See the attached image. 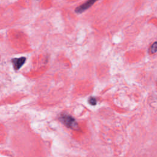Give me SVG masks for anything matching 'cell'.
Wrapping results in <instances>:
<instances>
[{
	"label": "cell",
	"instance_id": "cell-3",
	"mask_svg": "<svg viewBox=\"0 0 157 157\" xmlns=\"http://www.w3.org/2000/svg\"><path fill=\"white\" fill-rule=\"evenodd\" d=\"M26 58L24 56L20 58H14L12 59V63L13 64V68L15 70L18 71L20 69L21 66L25 64Z\"/></svg>",
	"mask_w": 157,
	"mask_h": 157
},
{
	"label": "cell",
	"instance_id": "cell-5",
	"mask_svg": "<svg viewBox=\"0 0 157 157\" xmlns=\"http://www.w3.org/2000/svg\"><path fill=\"white\" fill-rule=\"evenodd\" d=\"M88 102L90 104L92 105H94L96 104V99L94 97H90L88 99Z\"/></svg>",
	"mask_w": 157,
	"mask_h": 157
},
{
	"label": "cell",
	"instance_id": "cell-2",
	"mask_svg": "<svg viewBox=\"0 0 157 157\" xmlns=\"http://www.w3.org/2000/svg\"><path fill=\"white\" fill-rule=\"evenodd\" d=\"M98 0H88L85 3L82 4L80 6H78L75 8V11L77 13H81L85 11L86 9L90 8L92 5H93Z\"/></svg>",
	"mask_w": 157,
	"mask_h": 157
},
{
	"label": "cell",
	"instance_id": "cell-4",
	"mask_svg": "<svg viewBox=\"0 0 157 157\" xmlns=\"http://www.w3.org/2000/svg\"><path fill=\"white\" fill-rule=\"evenodd\" d=\"M149 52L151 54L157 52V42H154L150 47Z\"/></svg>",
	"mask_w": 157,
	"mask_h": 157
},
{
	"label": "cell",
	"instance_id": "cell-1",
	"mask_svg": "<svg viewBox=\"0 0 157 157\" xmlns=\"http://www.w3.org/2000/svg\"><path fill=\"white\" fill-rule=\"evenodd\" d=\"M60 121L67 127L71 128L72 129H78V126L75 118H74L71 115L63 113L59 116Z\"/></svg>",
	"mask_w": 157,
	"mask_h": 157
}]
</instances>
